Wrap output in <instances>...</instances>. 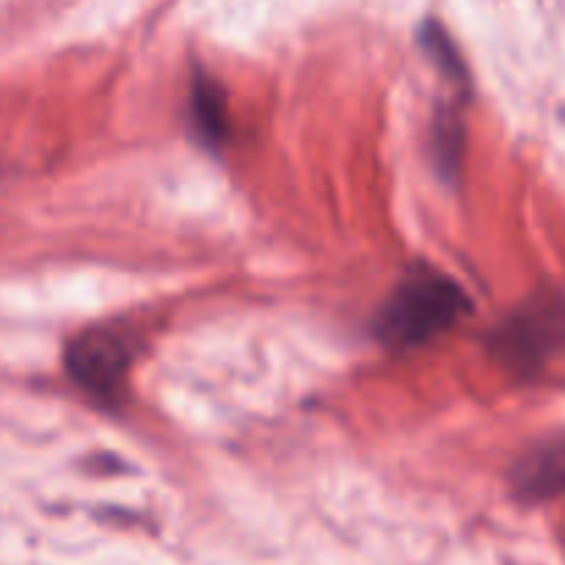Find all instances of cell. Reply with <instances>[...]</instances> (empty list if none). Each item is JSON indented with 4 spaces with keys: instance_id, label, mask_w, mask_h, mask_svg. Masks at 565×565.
Masks as SVG:
<instances>
[{
    "instance_id": "8992f818",
    "label": "cell",
    "mask_w": 565,
    "mask_h": 565,
    "mask_svg": "<svg viewBox=\"0 0 565 565\" xmlns=\"http://www.w3.org/2000/svg\"><path fill=\"white\" fill-rule=\"evenodd\" d=\"M434 158L441 177H456L463 158V119L458 110H439L434 121Z\"/></svg>"
},
{
    "instance_id": "7a4b0ae2",
    "label": "cell",
    "mask_w": 565,
    "mask_h": 565,
    "mask_svg": "<svg viewBox=\"0 0 565 565\" xmlns=\"http://www.w3.org/2000/svg\"><path fill=\"white\" fill-rule=\"evenodd\" d=\"M64 364L70 379L88 397L114 408L127 395V381L136 364V342L125 329L94 326L66 345Z\"/></svg>"
},
{
    "instance_id": "277c9868",
    "label": "cell",
    "mask_w": 565,
    "mask_h": 565,
    "mask_svg": "<svg viewBox=\"0 0 565 565\" xmlns=\"http://www.w3.org/2000/svg\"><path fill=\"white\" fill-rule=\"evenodd\" d=\"M511 486L522 502H546L565 494V434L533 447L513 467Z\"/></svg>"
},
{
    "instance_id": "3957f363",
    "label": "cell",
    "mask_w": 565,
    "mask_h": 565,
    "mask_svg": "<svg viewBox=\"0 0 565 565\" xmlns=\"http://www.w3.org/2000/svg\"><path fill=\"white\" fill-rule=\"evenodd\" d=\"M565 337V318L561 309L522 312L494 331V351L505 364L516 370H535L546 362L552 348Z\"/></svg>"
},
{
    "instance_id": "52a82bcc",
    "label": "cell",
    "mask_w": 565,
    "mask_h": 565,
    "mask_svg": "<svg viewBox=\"0 0 565 565\" xmlns=\"http://www.w3.org/2000/svg\"><path fill=\"white\" fill-rule=\"evenodd\" d=\"M419 42H423V47L428 50L430 58L436 61V66H439L445 75L456 77V81H463V77H467L461 53H458V47L452 44V39L447 36L445 28L436 25V22H428V25L423 28V33H419Z\"/></svg>"
},
{
    "instance_id": "5b68a950",
    "label": "cell",
    "mask_w": 565,
    "mask_h": 565,
    "mask_svg": "<svg viewBox=\"0 0 565 565\" xmlns=\"http://www.w3.org/2000/svg\"><path fill=\"white\" fill-rule=\"evenodd\" d=\"M191 119L196 127V136L202 138L207 147L221 149L232 136L230 121V105H226V94L221 83L204 72H193L191 81Z\"/></svg>"
},
{
    "instance_id": "6da1fadb",
    "label": "cell",
    "mask_w": 565,
    "mask_h": 565,
    "mask_svg": "<svg viewBox=\"0 0 565 565\" xmlns=\"http://www.w3.org/2000/svg\"><path fill=\"white\" fill-rule=\"evenodd\" d=\"M469 312L463 287L434 268H414L375 315V337L390 351L428 345Z\"/></svg>"
}]
</instances>
